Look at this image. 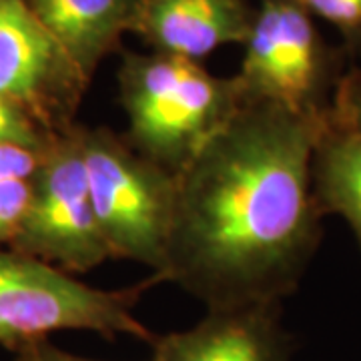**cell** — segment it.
<instances>
[{
	"instance_id": "3957f363",
	"label": "cell",
	"mask_w": 361,
	"mask_h": 361,
	"mask_svg": "<svg viewBox=\"0 0 361 361\" xmlns=\"http://www.w3.org/2000/svg\"><path fill=\"white\" fill-rule=\"evenodd\" d=\"M163 283L157 275L118 289L78 277L18 251L0 249V345L23 349L59 331H90L151 343L155 334L137 317L142 295Z\"/></svg>"
},
{
	"instance_id": "7a4b0ae2",
	"label": "cell",
	"mask_w": 361,
	"mask_h": 361,
	"mask_svg": "<svg viewBox=\"0 0 361 361\" xmlns=\"http://www.w3.org/2000/svg\"><path fill=\"white\" fill-rule=\"evenodd\" d=\"M116 82L125 139L175 177L243 104L235 77L155 51H123Z\"/></svg>"
},
{
	"instance_id": "5bb4252c",
	"label": "cell",
	"mask_w": 361,
	"mask_h": 361,
	"mask_svg": "<svg viewBox=\"0 0 361 361\" xmlns=\"http://www.w3.org/2000/svg\"><path fill=\"white\" fill-rule=\"evenodd\" d=\"M313 18H322L349 40H361V0H301Z\"/></svg>"
},
{
	"instance_id": "e0dca14e",
	"label": "cell",
	"mask_w": 361,
	"mask_h": 361,
	"mask_svg": "<svg viewBox=\"0 0 361 361\" xmlns=\"http://www.w3.org/2000/svg\"><path fill=\"white\" fill-rule=\"evenodd\" d=\"M16 361H99V360H89V357H80L75 353H68L63 349L54 348L49 341H39V343H32V345H26V348L18 349V360ZM153 361V360H147Z\"/></svg>"
},
{
	"instance_id": "52a82bcc",
	"label": "cell",
	"mask_w": 361,
	"mask_h": 361,
	"mask_svg": "<svg viewBox=\"0 0 361 361\" xmlns=\"http://www.w3.org/2000/svg\"><path fill=\"white\" fill-rule=\"evenodd\" d=\"M87 85L26 0H0V97L61 135L75 127L68 118Z\"/></svg>"
},
{
	"instance_id": "8992f818",
	"label": "cell",
	"mask_w": 361,
	"mask_h": 361,
	"mask_svg": "<svg viewBox=\"0 0 361 361\" xmlns=\"http://www.w3.org/2000/svg\"><path fill=\"white\" fill-rule=\"evenodd\" d=\"M235 78L243 101L279 104L299 115L329 113L323 106L325 49L301 0H257Z\"/></svg>"
},
{
	"instance_id": "6da1fadb",
	"label": "cell",
	"mask_w": 361,
	"mask_h": 361,
	"mask_svg": "<svg viewBox=\"0 0 361 361\" xmlns=\"http://www.w3.org/2000/svg\"><path fill=\"white\" fill-rule=\"evenodd\" d=\"M327 115L243 101L177 175L165 283L207 310L283 303L319 241L313 159Z\"/></svg>"
},
{
	"instance_id": "ba28073f",
	"label": "cell",
	"mask_w": 361,
	"mask_h": 361,
	"mask_svg": "<svg viewBox=\"0 0 361 361\" xmlns=\"http://www.w3.org/2000/svg\"><path fill=\"white\" fill-rule=\"evenodd\" d=\"M283 303L207 310L193 327L155 336L153 361H293Z\"/></svg>"
},
{
	"instance_id": "7c38bea8",
	"label": "cell",
	"mask_w": 361,
	"mask_h": 361,
	"mask_svg": "<svg viewBox=\"0 0 361 361\" xmlns=\"http://www.w3.org/2000/svg\"><path fill=\"white\" fill-rule=\"evenodd\" d=\"M56 137L23 104L0 97V145H14L42 155Z\"/></svg>"
},
{
	"instance_id": "30bf717a",
	"label": "cell",
	"mask_w": 361,
	"mask_h": 361,
	"mask_svg": "<svg viewBox=\"0 0 361 361\" xmlns=\"http://www.w3.org/2000/svg\"><path fill=\"white\" fill-rule=\"evenodd\" d=\"M145 0H26L52 39L90 82L99 65L133 32Z\"/></svg>"
},
{
	"instance_id": "5b68a950",
	"label": "cell",
	"mask_w": 361,
	"mask_h": 361,
	"mask_svg": "<svg viewBox=\"0 0 361 361\" xmlns=\"http://www.w3.org/2000/svg\"><path fill=\"white\" fill-rule=\"evenodd\" d=\"M13 249L71 275L111 259L90 201L77 125L61 133L42 153L32 177L30 207Z\"/></svg>"
},
{
	"instance_id": "8fae6325",
	"label": "cell",
	"mask_w": 361,
	"mask_h": 361,
	"mask_svg": "<svg viewBox=\"0 0 361 361\" xmlns=\"http://www.w3.org/2000/svg\"><path fill=\"white\" fill-rule=\"evenodd\" d=\"M313 193L319 211L348 221L361 247V133L327 125L313 159Z\"/></svg>"
},
{
	"instance_id": "277c9868",
	"label": "cell",
	"mask_w": 361,
	"mask_h": 361,
	"mask_svg": "<svg viewBox=\"0 0 361 361\" xmlns=\"http://www.w3.org/2000/svg\"><path fill=\"white\" fill-rule=\"evenodd\" d=\"M77 137L92 209L111 259L145 265L163 281L177 177L109 127L77 125Z\"/></svg>"
},
{
	"instance_id": "2e32d148",
	"label": "cell",
	"mask_w": 361,
	"mask_h": 361,
	"mask_svg": "<svg viewBox=\"0 0 361 361\" xmlns=\"http://www.w3.org/2000/svg\"><path fill=\"white\" fill-rule=\"evenodd\" d=\"M40 153L14 145H0V180L32 179L40 165Z\"/></svg>"
},
{
	"instance_id": "4fadbf2b",
	"label": "cell",
	"mask_w": 361,
	"mask_h": 361,
	"mask_svg": "<svg viewBox=\"0 0 361 361\" xmlns=\"http://www.w3.org/2000/svg\"><path fill=\"white\" fill-rule=\"evenodd\" d=\"M32 199V179L0 180V243H11L23 227Z\"/></svg>"
},
{
	"instance_id": "9a60e30c",
	"label": "cell",
	"mask_w": 361,
	"mask_h": 361,
	"mask_svg": "<svg viewBox=\"0 0 361 361\" xmlns=\"http://www.w3.org/2000/svg\"><path fill=\"white\" fill-rule=\"evenodd\" d=\"M329 123L341 130L361 133V73L349 77L337 94Z\"/></svg>"
},
{
	"instance_id": "9c48e42d",
	"label": "cell",
	"mask_w": 361,
	"mask_h": 361,
	"mask_svg": "<svg viewBox=\"0 0 361 361\" xmlns=\"http://www.w3.org/2000/svg\"><path fill=\"white\" fill-rule=\"evenodd\" d=\"M253 8L245 0H145L133 35L155 52L199 63L227 44H245Z\"/></svg>"
}]
</instances>
